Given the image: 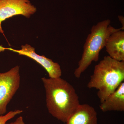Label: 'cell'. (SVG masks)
Instances as JSON below:
<instances>
[{"instance_id": "1", "label": "cell", "mask_w": 124, "mask_h": 124, "mask_svg": "<svg viewBox=\"0 0 124 124\" xmlns=\"http://www.w3.org/2000/svg\"><path fill=\"white\" fill-rule=\"evenodd\" d=\"M41 80L45 90L46 106L49 113L65 123L80 104L75 90L61 77H43Z\"/></svg>"}, {"instance_id": "2", "label": "cell", "mask_w": 124, "mask_h": 124, "mask_svg": "<svg viewBox=\"0 0 124 124\" xmlns=\"http://www.w3.org/2000/svg\"><path fill=\"white\" fill-rule=\"evenodd\" d=\"M124 80V61L119 62L109 56H105L94 67L87 87L98 90L97 95L101 103Z\"/></svg>"}, {"instance_id": "3", "label": "cell", "mask_w": 124, "mask_h": 124, "mask_svg": "<svg viewBox=\"0 0 124 124\" xmlns=\"http://www.w3.org/2000/svg\"><path fill=\"white\" fill-rule=\"evenodd\" d=\"M110 23L109 19H106L98 23L91 28V33L87 37L84 45L82 57L74 72L77 78L80 77L92 62L98 61L100 51L105 47L107 40L111 34L122 30L121 28L117 29L112 26Z\"/></svg>"}, {"instance_id": "4", "label": "cell", "mask_w": 124, "mask_h": 124, "mask_svg": "<svg viewBox=\"0 0 124 124\" xmlns=\"http://www.w3.org/2000/svg\"><path fill=\"white\" fill-rule=\"evenodd\" d=\"M20 82L18 66L0 73V116L7 112V106L19 88Z\"/></svg>"}, {"instance_id": "5", "label": "cell", "mask_w": 124, "mask_h": 124, "mask_svg": "<svg viewBox=\"0 0 124 124\" xmlns=\"http://www.w3.org/2000/svg\"><path fill=\"white\" fill-rule=\"evenodd\" d=\"M36 10L29 0H0V32L4 33L1 26L3 21L17 15L29 18Z\"/></svg>"}, {"instance_id": "6", "label": "cell", "mask_w": 124, "mask_h": 124, "mask_svg": "<svg viewBox=\"0 0 124 124\" xmlns=\"http://www.w3.org/2000/svg\"><path fill=\"white\" fill-rule=\"evenodd\" d=\"M6 50L17 53L19 55L27 56L35 60L45 69L48 74L49 78H57L61 77L62 75L61 67L58 63L54 62L45 55L37 54L35 51V49L30 45L22 46V49L19 50L11 48H6Z\"/></svg>"}, {"instance_id": "7", "label": "cell", "mask_w": 124, "mask_h": 124, "mask_svg": "<svg viewBox=\"0 0 124 124\" xmlns=\"http://www.w3.org/2000/svg\"><path fill=\"white\" fill-rule=\"evenodd\" d=\"M66 124H98L97 113L88 104H80L68 118Z\"/></svg>"}, {"instance_id": "8", "label": "cell", "mask_w": 124, "mask_h": 124, "mask_svg": "<svg viewBox=\"0 0 124 124\" xmlns=\"http://www.w3.org/2000/svg\"><path fill=\"white\" fill-rule=\"evenodd\" d=\"M105 47L108 56L119 62L124 61V31L119 30L112 33Z\"/></svg>"}, {"instance_id": "9", "label": "cell", "mask_w": 124, "mask_h": 124, "mask_svg": "<svg viewBox=\"0 0 124 124\" xmlns=\"http://www.w3.org/2000/svg\"><path fill=\"white\" fill-rule=\"evenodd\" d=\"M100 109L103 112L124 111V82L120 85L115 92L101 103Z\"/></svg>"}, {"instance_id": "10", "label": "cell", "mask_w": 124, "mask_h": 124, "mask_svg": "<svg viewBox=\"0 0 124 124\" xmlns=\"http://www.w3.org/2000/svg\"><path fill=\"white\" fill-rule=\"evenodd\" d=\"M23 112L22 110H19L11 111L5 115L0 116V124H8L6 123L8 121L14 118L17 115L22 113Z\"/></svg>"}, {"instance_id": "11", "label": "cell", "mask_w": 124, "mask_h": 124, "mask_svg": "<svg viewBox=\"0 0 124 124\" xmlns=\"http://www.w3.org/2000/svg\"><path fill=\"white\" fill-rule=\"evenodd\" d=\"M8 124H26L23 121V118L22 116H20L18 117L15 121L11 122Z\"/></svg>"}, {"instance_id": "12", "label": "cell", "mask_w": 124, "mask_h": 124, "mask_svg": "<svg viewBox=\"0 0 124 124\" xmlns=\"http://www.w3.org/2000/svg\"><path fill=\"white\" fill-rule=\"evenodd\" d=\"M118 18L120 22L121 23L122 25V27L121 28L122 30L124 31V17L121 16H118Z\"/></svg>"}]
</instances>
